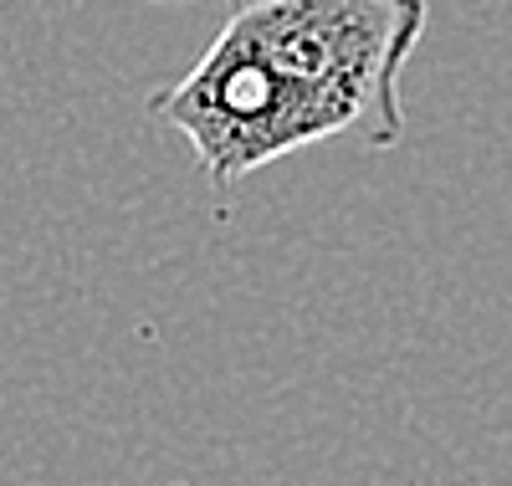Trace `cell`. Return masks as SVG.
I'll return each instance as SVG.
<instances>
[{
    "label": "cell",
    "instance_id": "1",
    "mask_svg": "<svg viewBox=\"0 0 512 486\" xmlns=\"http://www.w3.org/2000/svg\"><path fill=\"white\" fill-rule=\"evenodd\" d=\"M425 21L431 0H226L216 41L149 113L185 134L216 190L333 139L395 149Z\"/></svg>",
    "mask_w": 512,
    "mask_h": 486
},
{
    "label": "cell",
    "instance_id": "2",
    "mask_svg": "<svg viewBox=\"0 0 512 486\" xmlns=\"http://www.w3.org/2000/svg\"><path fill=\"white\" fill-rule=\"evenodd\" d=\"M175 486H185V481H175Z\"/></svg>",
    "mask_w": 512,
    "mask_h": 486
}]
</instances>
